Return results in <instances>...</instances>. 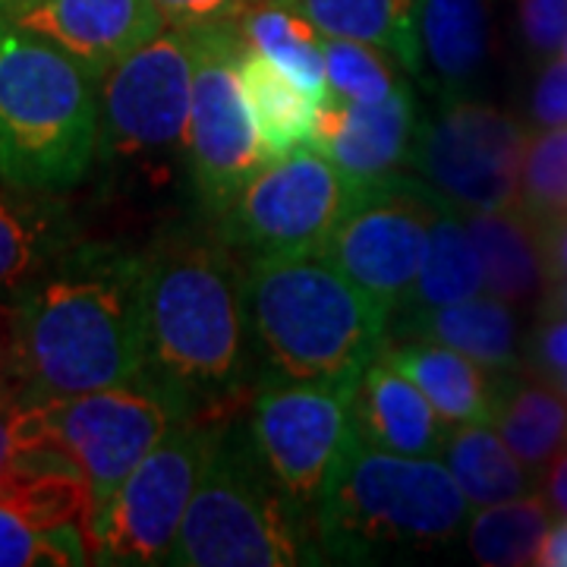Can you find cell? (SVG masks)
<instances>
[{
    "label": "cell",
    "instance_id": "obj_1",
    "mask_svg": "<svg viewBox=\"0 0 567 567\" xmlns=\"http://www.w3.org/2000/svg\"><path fill=\"white\" fill-rule=\"evenodd\" d=\"M10 297L32 398L145 379V252L80 240Z\"/></svg>",
    "mask_w": 567,
    "mask_h": 567
},
{
    "label": "cell",
    "instance_id": "obj_2",
    "mask_svg": "<svg viewBox=\"0 0 567 567\" xmlns=\"http://www.w3.org/2000/svg\"><path fill=\"white\" fill-rule=\"evenodd\" d=\"M244 271L212 227H183L145 252V379L189 413H215L246 372Z\"/></svg>",
    "mask_w": 567,
    "mask_h": 567
},
{
    "label": "cell",
    "instance_id": "obj_3",
    "mask_svg": "<svg viewBox=\"0 0 567 567\" xmlns=\"http://www.w3.org/2000/svg\"><path fill=\"white\" fill-rule=\"evenodd\" d=\"M244 309L268 382L357 391L388 344V316L319 256L244 265Z\"/></svg>",
    "mask_w": 567,
    "mask_h": 567
},
{
    "label": "cell",
    "instance_id": "obj_4",
    "mask_svg": "<svg viewBox=\"0 0 567 567\" xmlns=\"http://www.w3.org/2000/svg\"><path fill=\"white\" fill-rule=\"evenodd\" d=\"M99 158V80L0 17V183L66 193Z\"/></svg>",
    "mask_w": 567,
    "mask_h": 567
},
{
    "label": "cell",
    "instance_id": "obj_5",
    "mask_svg": "<svg viewBox=\"0 0 567 567\" xmlns=\"http://www.w3.org/2000/svg\"><path fill=\"white\" fill-rule=\"evenodd\" d=\"M473 505L439 457H404L353 439L316 511V551L369 561L382 551H425L454 543Z\"/></svg>",
    "mask_w": 567,
    "mask_h": 567
},
{
    "label": "cell",
    "instance_id": "obj_6",
    "mask_svg": "<svg viewBox=\"0 0 567 567\" xmlns=\"http://www.w3.org/2000/svg\"><path fill=\"white\" fill-rule=\"evenodd\" d=\"M316 539L287 505L249 420L215 410L212 445L167 565L290 567L316 561Z\"/></svg>",
    "mask_w": 567,
    "mask_h": 567
},
{
    "label": "cell",
    "instance_id": "obj_7",
    "mask_svg": "<svg viewBox=\"0 0 567 567\" xmlns=\"http://www.w3.org/2000/svg\"><path fill=\"white\" fill-rule=\"evenodd\" d=\"M196 44L164 29L99 80V158L145 189L189 177Z\"/></svg>",
    "mask_w": 567,
    "mask_h": 567
},
{
    "label": "cell",
    "instance_id": "obj_8",
    "mask_svg": "<svg viewBox=\"0 0 567 567\" xmlns=\"http://www.w3.org/2000/svg\"><path fill=\"white\" fill-rule=\"evenodd\" d=\"M360 193L328 155L306 145L265 164L237 203L212 224L230 252L246 262L309 259L322 252Z\"/></svg>",
    "mask_w": 567,
    "mask_h": 567
},
{
    "label": "cell",
    "instance_id": "obj_9",
    "mask_svg": "<svg viewBox=\"0 0 567 567\" xmlns=\"http://www.w3.org/2000/svg\"><path fill=\"white\" fill-rule=\"evenodd\" d=\"M215 413H186L167 429L111 502L92 514L85 539L92 561L167 565L186 507L199 486Z\"/></svg>",
    "mask_w": 567,
    "mask_h": 567
},
{
    "label": "cell",
    "instance_id": "obj_10",
    "mask_svg": "<svg viewBox=\"0 0 567 567\" xmlns=\"http://www.w3.org/2000/svg\"><path fill=\"white\" fill-rule=\"evenodd\" d=\"M196 44L189 107V186L208 221H218L271 155L265 152L240 82L237 29L189 35Z\"/></svg>",
    "mask_w": 567,
    "mask_h": 567
},
{
    "label": "cell",
    "instance_id": "obj_11",
    "mask_svg": "<svg viewBox=\"0 0 567 567\" xmlns=\"http://www.w3.org/2000/svg\"><path fill=\"white\" fill-rule=\"evenodd\" d=\"M529 133L483 102H439L420 121L410 171L457 212H492L520 203Z\"/></svg>",
    "mask_w": 567,
    "mask_h": 567
},
{
    "label": "cell",
    "instance_id": "obj_12",
    "mask_svg": "<svg viewBox=\"0 0 567 567\" xmlns=\"http://www.w3.org/2000/svg\"><path fill=\"white\" fill-rule=\"evenodd\" d=\"M353 391L300 382H265L249 425L287 505L309 533L331 480L353 445ZM316 539V533H312Z\"/></svg>",
    "mask_w": 567,
    "mask_h": 567
},
{
    "label": "cell",
    "instance_id": "obj_13",
    "mask_svg": "<svg viewBox=\"0 0 567 567\" xmlns=\"http://www.w3.org/2000/svg\"><path fill=\"white\" fill-rule=\"evenodd\" d=\"M445 205L416 174H394L360 193L319 259L394 316L420 275L432 224Z\"/></svg>",
    "mask_w": 567,
    "mask_h": 567
},
{
    "label": "cell",
    "instance_id": "obj_14",
    "mask_svg": "<svg viewBox=\"0 0 567 567\" xmlns=\"http://www.w3.org/2000/svg\"><path fill=\"white\" fill-rule=\"evenodd\" d=\"M41 401L58 442L89 483V520L111 502V495L162 442L167 429L189 413L152 379Z\"/></svg>",
    "mask_w": 567,
    "mask_h": 567
},
{
    "label": "cell",
    "instance_id": "obj_15",
    "mask_svg": "<svg viewBox=\"0 0 567 567\" xmlns=\"http://www.w3.org/2000/svg\"><path fill=\"white\" fill-rule=\"evenodd\" d=\"M0 17L48 39L95 80L167 29L152 0H10Z\"/></svg>",
    "mask_w": 567,
    "mask_h": 567
},
{
    "label": "cell",
    "instance_id": "obj_16",
    "mask_svg": "<svg viewBox=\"0 0 567 567\" xmlns=\"http://www.w3.org/2000/svg\"><path fill=\"white\" fill-rule=\"evenodd\" d=\"M416 130V102L404 82L394 95L372 104L322 99L309 145L328 155L360 189H369L410 164Z\"/></svg>",
    "mask_w": 567,
    "mask_h": 567
},
{
    "label": "cell",
    "instance_id": "obj_17",
    "mask_svg": "<svg viewBox=\"0 0 567 567\" xmlns=\"http://www.w3.org/2000/svg\"><path fill=\"white\" fill-rule=\"evenodd\" d=\"M353 432L369 447L404 457H442L451 425L420 388L379 357L353 391Z\"/></svg>",
    "mask_w": 567,
    "mask_h": 567
},
{
    "label": "cell",
    "instance_id": "obj_18",
    "mask_svg": "<svg viewBox=\"0 0 567 567\" xmlns=\"http://www.w3.org/2000/svg\"><path fill=\"white\" fill-rule=\"evenodd\" d=\"M420 80L439 102H464L483 82L492 61L488 0H423L420 3Z\"/></svg>",
    "mask_w": 567,
    "mask_h": 567
},
{
    "label": "cell",
    "instance_id": "obj_19",
    "mask_svg": "<svg viewBox=\"0 0 567 567\" xmlns=\"http://www.w3.org/2000/svg\"><path fill=\"white\" fill-rule=\"evenodd\" d=\"M382 357L423 391L451 429L492 423L502 372H492L461 350L423 338H388Z\"/></svg>",
    "mask_w": 567,
    "mask_h": 567
},
{
    "label": "cell",
    "instance_id": "obj_20",
    "mask_svg": "<svg viewBox=\"0 0 567 567\" xmlns=\"http://www.w3.org/2000/svg\"><path fill=\"white\" fill-rule=\"evenodd\" d=\"M80 240V224L58 193L0 183V297L17 293Z\"/></svg>",
    "mask_w": 567,
    "mask_h": 567
},
{
    "label": "cell",
    "instance_id": "obj_21",
    "mask_svg": "<svg viewBox=\"0 0 567 567\" xmlns=\"http://www.w3.org/2000/svg\"><path fill=\"white\" fill-rule=\"evenodd\" d=\"M388 338H423L486 365L492 372H511L520 363V324L514 306L505 300L480 293L464 303L394 316L388 324Z\"/></svg>",
    "mask_w": 567,
    "mask_h": 567
},
{
    "label": "cell",
    "instance_id": "obj_22",
    "mask_svg": "<svg viewBox=\"0 0 567 567\" xmlns=\"http://www.w3.org/2000/svg\"><path fill=\"white\" fill-rule=\"evenodd\" d=\"M461 215L483 262L486 293L514 309L546 297L548 271L539 221H533L520 205Z\"/></svg>",
    "mask_w": 567,
    "mask_h": 567
},
{
    "label": "cell",
    "instance_id": "obj_23",
    "mask_svg": "<svg viewBox=\"0 0 567 567\" xmlns=\"http://www.w3.org/2000/svg\"><path fill=\"white\" fill-rule=\"evenodd\" d=\"M328 39L382 48L410 76L423 73L420 3L423 0H281Z\"/></svg>",
    "mask_w": 567,
    "mask_h": 567
},
{
    "label": "cell",
    "instance_id": "obj_24",
    "mask_svg": "<svg viewBox=\"0 0 567 567\" xmlns=\"http://www.w3.org/2000/svg\"><path fill=\"white\" fill-rule=\"evenodd\" d=\"M492 425L529 466H548L567 447V398L551 382L502 372Z\"/></svg>",
    "mask_w": 567,
    "mask_h": 567
},
{
    "label": "cell",
    "instance_id": "obj_25",
    "mask_svg": "<svg viewBox=\"0 0 567 567\" xmlns=\"http://www.w3.org/2000/svg\"><path fill=\"white\" fill-rule=\"evenodd\" d=\"M480 293H486V275H483L476 244L466 230L464 215L445 205L439 221L432 224L420 275L394 316H413V312L464 303Z\"/></svg>",
    "mask_w": 567,
    "mask_h": 567
},
{
    "label": "cell",
    "instance_id": "obj_26",
    "mask_svg": "<svg viewBox=\"0 0 567 567\" xmlns=\"http://www.w3.org/2000/svg\"><path fill=\"white\" fill-rule=\"evenodd\" d=\"M240 82L259 140L271 158L290 155L312 142L319 102L265 54L249 51L246 44L240 54Z\"/></svg>",
    "mask_w": 567,
    "mask_h": 567
},
{
    "label": "cell",
    "instance_id": "obj_27",
    "mask_svg": "<svg viewBox=\"0 0 567 567\" xmlns=\"http://www.w3.org/2000/svg\"><path fill=\"white\" fill-rule=\"evenodd\" d=\"M237 35L249 51L265 54L278 70H284L316 102L328 95L324 82V35L290 10L281 0H256L237 20Z\"/></svg>",
    "mask_w": 567,
    "mask_h": 567
},
{
    "label": "cell",
    "instance_id": "obj_28",
    "mask_svg": "<svg viewBox=\"0 0 567 567\" xmlns=\"http://www.w3.org/2000/svg\"><path fill=\"white\" fill-rule=\"evenodd\" d=\"M442 461L473 507L524 498L536 483L533 470L507 447L492 423H466L451 429Z\"/></svg>",
    "mask_w": 567,
    "mask_h": 567
},
{
    "label": "cell",
    "instance_id": "obj_29",
    "mask_svg": "<svg viewBox=\"0 0 567 567\" xmlns=\"http://www.w3.org/2000/svg\"><path fill=\"white\" fill-rule=\"evenodd\" d=\"M548 527V498L529 492L524 498H511L502 505L476 507V514H470L466 520V546L480 565L527 567L536 565Z\"/></svg>",
    "mask_w": 567,
    "mask_h": 567
},
{
    "label": "cell",
    "instance_id": "obj_30",
    "mask_svg": "<svg viewBox=\"0 0 567 567\" xmlns=\"http://www.w3.org/2000/svg\"><path fill=\"white\" fill-rule=\"evenodd\" d=\"M89 539L82 524H58L32 507L0 498V567L85 565Z\"/></svg>",
    "mask_w": 567,
    "mask_h": 567
},
{
    "label": "cell",
    "instance_id": "obj_31",
    "mask_svg": "<svg viewBox=\"0 0 567 567\" xmlns=\"http://www.w3.org/2000/svg\"><path fill=\"white\" fill-rule=\"evenodd\" d=\"M398 66L401 63L375 44L324 35V99L360 104L382 102L404 85Z\"/></svg>",
    "mask_w": 567,
    "mask_h": 567
},
{
    "label": "cell",
    "instance_id": "obj_32",
    "mask_svg": "<svg viewBox=\"0 0 567 567\" xmlns=\"http://www.w3.org/2000/svg\"><path fill=\"white\" fill-rule=\"evenodd\" d=\"M73 461L58 442L41 398L25 394L0 410V486L22 470ZM76 464V461H73Z\"/></svg>",
    "mask_w": 567,
    "mask_h": 567
},
{
    "label": "cell",
    "instance_id": "obj_33",
    "mask_svg": "<svg viewBox=\"0 0 567 567\" xmlns=\"http://www.w3.org/2000/svg\"><path fill=\"white\" fill-rule=\"evenodd\" d=\"M517 205L539 224L567 212V126L529 136Z\"/></svg>",
    "mask_w": 567,
    "mask_h": 567
},
{
    "label": "cell",
    "instance_id": "obj_34",
    "mask_svg": "<svg viewBox=\"0 0 567 567\" xmlns=\"http://www.w3.org/2000/svg\"><path fill=\"white\" fill-rule=\"evenodd\" d=\"M162 13L167 29L183 35H203V32H221L237 29V20L256 0H152Z\"/></svg>",
    "mask_w": 567,
    "mask_h": 567
},
{
    "label": "cell",
    "instance_id": "obj_35",
    "mask_svg": "<svg viewBox=\"0 0 567 567\" xmlns=\"http://www.w3.org/2000/svg\"><path fill=\"white\" fill-rule=\"evenodd\" d=\"M517 32L529 58H555L567 39V0H517Z\"/></svg>",
    "mask_w": 567,
    "mask_h": 567
},
{
    "label": "cell",
    "instance_id": "obj_36",
    "mask_svg": "<svg viewBox=\"0 0 567 567\" xmlns=\"http://www.w3.org/2000/svg\"><path fill=\"white\" fill-rule=\"evenodd\" d=\"M29 394V372L22 360L20 319L13 297H0V410Z\"/></svg>",
    "mask_w": 567,
    "mask_h": 567
},
{
    "label": "cell",
    "instance_id": "obj_37",
    "mask_svg": "<svg viewBox=\"0 0 567 567\" xmlns=\"http://www.w3.org/2000/svg\"><path fill=\"white\" fill-rule=\"evenodd\" d=\"M527 111L529 123H536V130L567 126V61L561 54L543 61L529 89Z\"/></svg>",
    "mask_w": 567,
    "mask_h": 567
},
{
    "label": "cell",
    "instance_id": "obj_38",
    "mask_svg": "<svg viewBox=\"0 0 567 567\" xmlns=\"http://www.w3.org/2000/svg\"><path fill=\"white\" fill-rule=\"evenodd\" d=\"M527 365L536 379L555 382L567 369V316H543L527 338Z\"/></svg>",
    "mask_w": 567,
    "mask_h": 567
},
{
    "label": "cell",
    "instance_id": "obj_39",
    "mask_svg": "<svg viewBox=\"0 0 567 567\" xmlns=\"http://www.w3.org/2000/svg\"><path fill=\"white\" fill-rule=\"evenodd\" d=\"M543 230V256H546L548 284L567 281V212L539 224Z\"/></svg>",
    "mask_w": 567,
    "mask_h": 567
},
{
    "label": "cell",
    "instance_id": "obj_40",
    "mask_svg": "<svg viewBox=\"0 0 567 567\" xmlns=\"http://www.w3.org/2000/svg\"><path fill=\"white\" fill-rule=\"evenodd\" d=\"M546 498L555 514L567 517V454H558L546 466Z\"/></svg>",
    "mask_w": 567,
    "mask_h": 567
},
{
    "label": "cell",
    "instance_id": "obj_41",
    "mask_svg": "<svg viewBox=\"0 0 567 567\" xmlns=\"http://www.w3.org/2000/svg\"><path fill=\"white\" fill-rule=\"evenodd\" d=\"M536 565L543 567H567V517L551 524L543 539V548H539V558Z\"/></svg>",
    "mask_w": 567,
    "mask_h": 567
},
{
    "label": "cell",
    "instance_id": "obj_42",
    "mask_svg": "<svg viewBox=\"0 0 567 567\" xmlns=\"http://www.w3.org/2000/svg\"><path fill=\"white\" fill-rule=\"evenodd\" d=\"M543 316H567V281L548 284L546 300H543Z\"/></svg>",
    "mask_w": 567,
    "mask_h": 567
},
{
    "label": "cell",
    "instance_id": "obj_43",
    "mask_svg": "<svg viewBox=\"0 0 567 567\" xmlns=\"http://www.w3.org/2000/svg\"><path fill=\"white\" fill-rule=\"evenodd\" d=\"M551 385L558 388V391H561V394H565V398H567V369H565V372H561V375H558V379H555V382H551Z\"/></svg>",
    "mask_w": 567,
    "mask_h": 567
},
{
    "label": "cell",
    "instance_id": "obj_44",
    "mask_svg": "<svg viewBox=\"0 0 567 567\" xmlns=\"http://www.w3.org/2000/svg\"><path fill=\"white\" fill-rule=\"evenodd\" d=\"M558 54H561V58L567 61V39H565V44H561V51H558Z\"/></svg>",
    "mask_w": 567,
    "mask_h": 567
},
{
    "label": "cell",
    "instance_id": "obj_45",
    "mask_svg": "<svg viewBox=\"0 0 567 567\" xmlns=\"http://www.w3.org/2000/svg\"><path fill=\"white\" fill-rule=\"evenodd\" d=\"M3 3H10V0H0V7H3Z\"/></svg>",
    "mask_w": 567,
    "mask_h": 567
}]
</instances>
